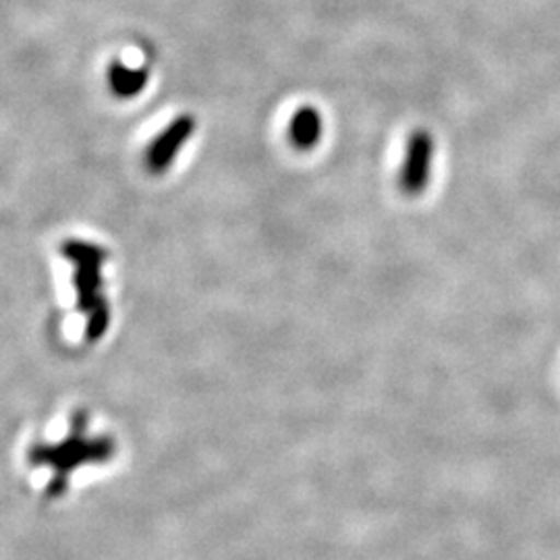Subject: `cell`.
<instances>
[{
  "mask_svg": "<svg viewBox=\"0 0 560 560\" xmlns=\"http://www.w3.org/2000/svg\"><path fill=\"white\" fill-rule=\"evenodd\" d=\"M113 455V442L101 439V441H88L81 434V428L78 434H71L60 446H36L30 453L32 463H46L50 465L57 476L52 480V494H60L65 490L67 476L71 469L80 467V463L85 460H106Z\"/></svg>",
  "mask_w": 560,
  "mask_h": 560,
  "instance_id": "7a4b0ae2",
  "label": "cell"
},
{
  "mask_svg": "<svg viewBox=\"0 0 560 560\" xmlns=\"http://www.w3.org/2000/svg\"><path fill=\"white\" fill-rule=\"evenodd\" d=\"M150 80V73L148 69H131L127 65H122L120 60H113L110 67H108V85L113 90L115 96L119 98H136L138 94H141L148 85Z\"/></svg>",
  "mask_w": 560,
  "mask_h": 560,
  "instance_id": "8992f818",
  "label": "cell"
},
{
  "mask_svg": "<svg viewBox=\"0 0 560 560\" xmlns=\"http://www.w3.org/2000/svg\"><path fill=\"white\" fill-rule=\"evenodd\" d=\"M432 159H434V140L430 131L416 129L407 145H405V159L400 166V189L409 196H418L430 180L432 173Z\"/></svg>",
  "mask_w": 560,
  "mask_h": 560,
  "instance_id": "3957f363",
  "label": "cell"
},
{
  "mask_svg": "<svg viewBox=\"0 0 560 560\" xmlns=\"http://www.w3.org/2000/svg\"><path fill=\"white\" fill-rule=\"evenodd\" d=\"M322 138V115L314 106H301L289 122V140L300 150H312Z\"/></svg>",
  "mask_w": 560,
  "mask_h": 560,
  "instance_id": "5b68a950",
  "label": "cell"
},
{
  "mask_svg": "<svg viewBox=\"0 0 560 560\" xmlns=\"http://www.w3.org/2000/svg\"><path fill=\"white\" fill-rule=\"evenodd\" d=\"M196 119L194 115H179L171 120L161 133L150 143L145 152V164L154 175H162L171 168V164L179 156L183 145L194 138Z\"/></svg>",
  "mask_w": 560,
  "mask_h": 560,
  "instance_id": "277c9868",
  "label": "cell"
},
{
  "mask_svg": "<svg viewBox=\"0 0 560 560\" xmlns=\"http://www.w3.org/2000/svg\"><path fill=\"white\" fill-rule=\"evenodd\" d=\"M62 254L78 266L75 284L80 293V307L88 312V339H101L108 326V305L101 295V266L106 252L98 245L83 241H67Z\"/></svg>",
  "mask_w": 560,
  "mask_h": 560,
  "instance_id": "6da1fadb",
  "label": "cell"
}]
</instances>
